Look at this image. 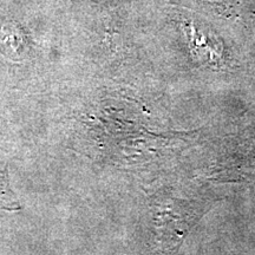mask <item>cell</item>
<instances>
[{
  "label": "cell",
  "instance_id": "cell-1",
  "mask_svg": "<svg viewBox=\"0 0 255 255\" xmlns=\"http://www.w3.org/2000/svg\"><path fill=\"white\" fill-rule=\"evenodd\" d=\"M0 208L6 210H15L19 208L17 201L9 193L6 171L5 169H1V167H0Z\"/></svg>",
  "mask_w": 255,
  "mask_h": 255
}]
</instances>
